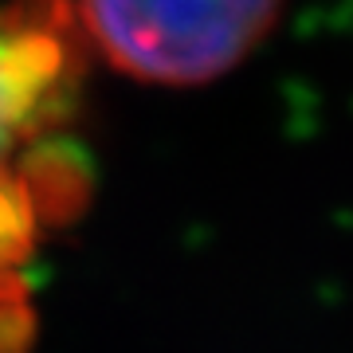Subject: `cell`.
<instances>
[{
    "instance_id": "7a4b0ae2",
    "label": "cell",
    "mask_w": 353,
    "mask_h": 353,
    "mask_svg": "<svg viewBox=\"0 0 353 353\" xmlns=\"http://www.w3.org/2000/svg\"><path fill=\"white\" fill-rule=\"evenodd\" d=\"M83 48L150 87H204L263 48L283 0H67Z\"/></svg>"
},
{
    "instance_id": "6da1fadb",
    "label": "cell",
    "mask_w": 353,
    "mask_h": 353,
    "mask_svg": "<svg viewBox=\"0 0 353 353\" xmlns=\"http://www.w3.org/2000/svg\"><path fill=\"white\" fill-rule=\"evenodd\" d=\"M83 51L67 0L0 4V267L36 240L39 150L75 102Z\"/></svg>"
}]
</instances>
